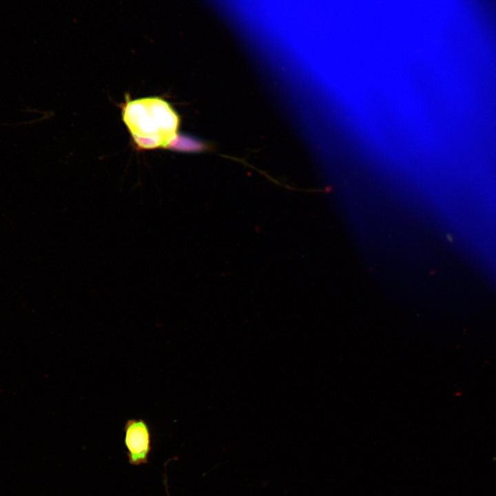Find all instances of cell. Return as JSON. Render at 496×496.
<instances>
[{
    "mask_svg": "<svg viewBox=\"0 0 496 496\" xmlns=\"http://www.w3.org/2000/svg\"><path fill=\"white\" fill-rule=\"evenodd\" d=\"M123 432L129 463L132 466L147 464L152 450V434L148 424L143 419H129L125 423Z\"/></svg>",
    "mask_w": 496,
    "mask_h": 496,
    "instance_id": "2",
    "label": "cell"
},
{
    "mask_svg": "<svg viewBox=\"0 0 496 496\" xmlns=\"http://www.w3.org/2000/svg\"><path fill=\"white\" fill-rule=\"evenodd\" d=\"M122 118L138 149L169 147L176 140L179 116L161 97L127 100L122 107Z\"/></svg>",
    "mask_w": 496,
    "mask_h": 496,
    "instance_id": "1",
    "label": "cell"
}]
</instances>
